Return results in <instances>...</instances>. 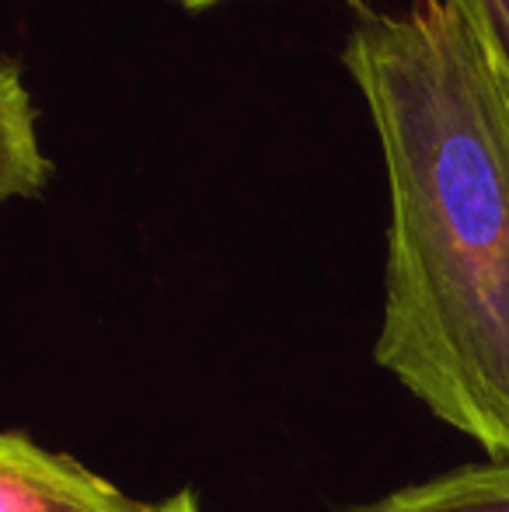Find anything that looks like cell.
Wrapping results in <instances>:
<instances>
[{
    "instance_id": "cell-1",
    "label": "cell",
    "mask_w": 509,
    "mask_h": 512,
    "mask_svg": "<svg viewBox=\"0 0 509 512\" xmlns=\"http://www.w3.org/2000/svg\"><path fill=\"white\" fill-rule=\"evenodd\" d=\"M342 67L391 192L374 359L440 422L509 457V88L450 0H353Z\"/></svg>"
},
{
    "instance_id": "cell-2",
    "label": "cell",
    "mask_w": 509,
    "mask_h": 512,
    "mask_svg": "<svg viewBox=\"0 0 509 512\" xmlns=\"http://www.w3.org/2000/svg\"><path fill=\"white\" fill-rule=\"evenodd\" d=\"M0 512H161V506L129 499L81 460L14 429L0 439Z\"/></svg>"
},
{
    "instance_id": "cell-3",
    "label": "cell",
    "mask_w": 509,
    "mask_h": 512,
    "mask_svg": "<svg viewBox=\"0 0 509 512\" xmlns=\"http://www.w3.org/2000/svg\"><path fill=\"white\" fill-rule=\"evenodd\" d=\"M342 512H509V457L454 467Z\"/></svg>"
},
{
    "instance_id": "cell-4",
    "label": "cell",
    "mask_w": 509,
    "mask_h": 512,
    "mask_svg": "<svg viewBox=\"0 0 509 512\" xmlns=\"http://www.w3.org/2000/svg\"><path fill=\"white\" fill-rule=\"evenodd\" d=\"M49 161L42 154L35 108L18 60H7L0 91V192L4 199H35L49 182Z\"/></svg>"
},
{
    "instance_id": "cell-5",
    "label": "cell",
    "mask_w": 509,
    "mask_h": 512,
    "mask_svg": "<svg viewBox=\"0 0 509 512\" xmlns=\"http://www.w3.org/2000/svg\"><path fill=\"white\" fill-rule=\"evenodd\" d=\"M450 4L475 28L509 88V0H450Z\"/></svg>"
},
{
    "instance_id": "cell-6",
    "label": "cell",
    "mask_w": 509,
    "mask_h": 512,
    "mask_svg": "<svg viewBox=\"0 0 509 512\" xmlns=\"http://www.w3.org/2000/svg\"><path fill=\"white\" fill-rule=\"evenodd\" d=\"M161 512H203V509H199V495L185 488V492L171 495L168 502H161Z\"/></svg>"
},
{
    "instance_id": "cell-7",
    "label": "cell",
    "mask_w": 509,
    "mask_h": 512,
    "mask_svg": "<svg viewBox=\"0 0 509 512\" xmlns=\"http://www.w3.org/2000/svg\"><path fill=\"white\" fill-rule=\"evenodd\" d=\"M171 4L185 7V11H210V7L227 4V0H171Z\"/></svg>"
}]
</instances>
